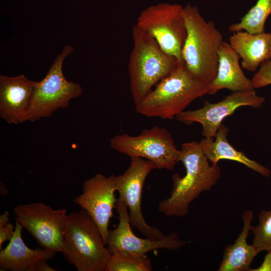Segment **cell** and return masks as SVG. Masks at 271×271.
Listing matches in <instances>:
<instances>
[{
    "label": "cell",
    "instance_id": "obj_1",
    "mask_svg": "<svg viewBox=\"0 0 271 271\" xmlns=\"http://www.w3.org/2000/svg\"><path fill=\"white\" fill-rule=\"evenodd\" d=\"M178 161L184 165L185 174L183 177L173 175L170 196L158 204L159 210L168 217L186 216L191 203L202 192L210 190L221 176L220 168L217 164H210L200 143H183Z\"/></svg>",
    "mask_w": 271,
    "mask_h": 271
},
{
    "label": "cell",
    "instance_id": "obj_2",
    "mask_svg": "<svg viewBox=\"0 0 271 271\" xmlns=\"http://www.w3.org/2000/svg\"><path fill=\"white\" fill-rule=\"evenodd\" d=\"M210 84L179 64L134 105L136 110L148 117L173 119L194 100L209 94Z\"/></svg>",
    "mask_w": 271,
    "mask_h": 271
},
{
    "label": "cell",
    "instance_id": "obj_3",
    "mask_svg": "<svg viewBox=\"0 0 271 271\" xmlns=\"http://www.w3.org/2000/svg\"><path fill=\"white\" fill-rule=\"evenodd\" d=\"M132 38L133 47L128 71L130 91L136 105L179 63L165 53L152 36L136 25L132 28Z\"/></svg>",
    "mask_w": 271,
    "mask_h": 271
},
{
    "label": "cell",
    "instance_id": "obj_4",
    "mask_svg": "<svg viewBox=\"0 0 271 271\" xmlns=\"http://www.w3.org/2000/svg\"><path fill=\"white\" fill-rule=\"evenodd\" d=\"M183 16L187 28L183 61L192 74L210 84L217 73L222 34L212 21H206L198 8L190 3L183 7Z\"/></svg>",
    "mask_w": 271,
    "mask_h": 271
},
{
    "label": "cell",
    "instance_id": "obj_5",
    "mask_svg": "<svg viewBox=\"0 0 271 271\" xmlns=\"http://www.w3.org/2000/svg\"><path fill=\"white\" fill-rule=\"evenodd\" d=\"M63 239L64 256L78 271H105L111 253L97 225L85 210L67 215Z\"/></svg>",
    "mask_w": 271,
    "mask_h": 271
},
{
    "label": "cell",
    "instance_id": "obj_6",
    "mask_svg": "<svg viewBox=\"0 0 271 271\" xmlns=\"http://www.w3.org/2000/svg\"><path fill=\"white\" fill-rule=\"evenodd\" d=\"M73 51L71 46L66 45L45 77L37 82L26 121L34 122L50 117L58 109L68 108L72 99L82 94L81 85L67 80L63 72L64 61Z\"/></svg>",
    "mask_w": 271,
    "mask_h": 271
},
{
    "label": "cell",
    "instance_id": "obj_7",
    "mask_svg": "<svg viewBox=\"0 0 271 271\" xmlns=\"http://www.w3.org/2000/svg\"><path fill=\"white\" fill-rule=\"evenodd\" d=\"M136 25L152 36L165 53L184 64L182 53L187 28L181 5L163 3L151 6L141 12Z\"/></svg>",
    "mask_w": 271,
    "mask_h": 271
},
{
    "label": "cell",
    "instance_id": "obj_8",
    "mask_svg": "<svg viewBox=\"0 0 271 271\" xmlns=\"http://www.w3.org/2000/svg\"><path fill=\"white\" fill-rule=\"evenodd\" d=\"M110 147L130 158L150 161L157 169L172 170L179 162L180 150L172 135L167 129L157 126L145 129L137 136L116 135L110 140Z\"/></svg>",
    "mask_w": 271,
    "mask_h": 271
},
{
    "label": "cell",
    "instance_id": "obj_9",
    "mask_svg": "<svg viewBox=\"0 0 271 271\" xmlns=\"http://www.w3.org/2000/svg\"><path fill=\"white\" fill-rule=\"evenodd\" d=\"M18 222L42 248L64 252L63 230L67 216L65 209H54L42 202L19 204L14 209Z\"/></svg>",
    "mask_w": 271,
    "mask_h": 271
},
{
    "label": "cell",
    "instance_id": "obj_10",
    "mask_svg": "<svg viewBox=\"0 0 271 271\" xmlns=\"http://www.w3.org/2000/svg\"><path fill=\"white\" fill-rule=\"evenodd\" d=\"M129 166L121 175L115 176L117 198L126 206L131 225L145 237L159 240L165 235L158 228L149 224L142 211L143 187L149 174L155 166L151 161L140 157H131Z\"/></svg>",
    "mask_w": 271,
    "mask_h": 271
},
{
    "label": "cell",
    "instance_id": "obj_11",
    "mask_svg": "<svg viewBox=\"0 0 271 271\" xmlns=\"http://www.w3.org/2000/svg\"><path fill=\"white\" fill-rule=\"evenodd\" d=\"M115 209L119 222L115 228L109 229L106 244L111 254L123 252L142 256L159 249L178 250L189 242L181 239L175 232L165 235L159 240L140 237L131 229L128 209L125 204L117 199Z\"/></svg>",
    "mask_w": 271,
    "mask_h": 271
},
{
    "label": "cell",
    "instance_id": "obj_12",
    "mask_svg": "<svg viewBox=\"0 0 271 271\" xmlns=\"http://www.w3.org/2000/svg\"><path fill=\"white\" fill-rule=\"evenodd\" d=\"M265 100V97L258 95L254 89L235 91L216 103L205 101L201 108L184 111L176 118L187 125L195 122L201 124L203 136L206 138H214L226 117L232 114L241 106H249L260 108Z\"/></svg>",
    "mask_w": 271,
    "mask_h": 271
},
{
    "label": "cell",
    "instance_id": "obj_13",
    "mask_svg": "<svg viewBox=\"0 0 271 271\" xmlns=\"http://www.w3.org/2000/svg\"><path fill=\"white\" fill-rule=\"evenodd\" d=\"M115 176L96 174L82 184V193L73 202L85 210L97 225L104 244L109 233V224L117 202Z\"/></svg>",
    "mask_w": 271,
    "mask_h": 271
},
{
    "label": "cell",
    "instance_id": "obj_14",
    "mask_svg": "<svg viewBox=\"0 0 271 271\" xmlns=\"http://www.w3.org/2000/svg\"><path fill=\"white\" fill-rule=\"evenodd\" d=\"M37 81L22 74L0 75V116L10 124L26 121Z\"/></svg>",
    "mask_w": 271,
    "mask_h": 271
},
{
    "label": "cell",
    "instance_id": "obj_15",
    "mask_svg": "<svg viewBox=\"0 0 271 271\" xmlns=\"http://www.w3.org/2000/svg\"><path fill=\"white\" fill-rule=\"evenodd\" d=\"M218 56L217 73L210 84L209 95L224 88L233 92L254 89L252 80L246 77L239 64V55L228 43L222 42Z\"/></svg>",
    "mask_w": 271,
    "mask_h": 271
},
{
    "label": "cell",
    "instance_id": "obj_16",
    "mask_svg": "<svg viewBox=\"0 0 271 271\" xmlns=\"http://www.w3.org/2000/svg\"><path fill=\"white\" fill-rule=\"evenodd\" d=\"M23 227L16 221L14 234L8 245L0 251L1 270L33 271L37 263L47 260L56 252L41 249L29 248L22 236Z\"/></svg>",
    "mask_w": 271,
    "mask_h": 271
},
{
    "label": "cell",
    "instance_id": "obj_17",
    "mask_svg": "<svg viewBox=\"0 0 271 271\" xmlns=\"http://www.w3.org/2000/svg\"><path fill=\"white\" fill-rule=\"evenodd\" d=\"M229 44L241 59V67L247 71L255 72L262 62L271 60V33L238 31L230 37Z\"/></svg>",
    "mask_w": 271,
    "mask_h": 271
},
{
    "label": "cell",
    "instance_id": "obj_18",
    "mask_svg": "<svg viewBox=\"0 0 271 271\" xmlns=\"http://www.w3.org/2000/svg\"><path fill=\"white\" fill-rule=\"evenodd\" d=\"M252 211L243 212L242 230L233 244L225 246L218 271H250L251 264L259 253L252 244H248L247 242L252 228Z\"/></svg>",
    "mask_w": 271,
    "mask_h": 271
},
{
    "label": "cell",
    "instance_id": "obj_19",
    "mask_svg": "<svg viewBox=\"0 0 271 271\" xmlns=\"http://www.w3.org/2000/svg\"><path fill=\"white\" fill-rule=\"evenodd\" d=\"M229 128L221 124L214 138H203L200 144L203 152L211 164H217L221 160L240 163L263 177L270 176V170L258 162L249 159L243 152L236 150L228 142Z\"/></svg>",
    "mask_w": 271,
    "mask_h": 271
},
{
    "label": "cell",
    "instance_id": "obj_20",
    "mask_svg": "<svg viewBox=\"0 0 271 271\" xmlns=\"http://www.w3.org/2000/svg\"><path fill=\"white\" fill-rule=\"evenodd\" d=\"M271 14V0H257L239 22L229 26L231 32L244 30L250 34L264 32L265 21Z\"/></svg>",
    "mask_w": 271,
    "mask_h": 271
},
{
    "label": "cell",
    "instance_id": "obj_21",
    "mask_svg": "<svg viewBox=\"0 0 271 271\" xmlns=\"http://www.w3.org/2000/svg\"><path fill=\"white\" fill-rule=\"evenodd\" d=\"M151 260L145 256H137L123 252L111 254L105 271H151Z\"/></svg>",
    "mask_w": 271,
    "mask_h": 271
},
{
    "label": "cell",
    "instance_id": "obj_22",
    "mask_svg": "<svg viewBox=\"0 0 271 271\" xmlns=\"http://www.w3.org/2000/svg\"><path fill=\"white\" fill-rule=\"evenodd\" d=\"M258 223L252 226L250 233L253 234L252 244L258 252L271 250V210H262L259 214Z\"/></svg>",
    "mask_w": 271,
    "mask_h": 271
},
{
    "label": "cell",
    "instance_id": "obj_23",
    "mask_svg": "<svg viewBox=\"0 0 271 271\" xmlns=\"http://www.w3.org/2000/svg\"><path fill=\"white\" fill-rule=\"evenodd\" d=\"M259 66L251 79L254 89L271 84V60L262 62Z\"/></svg>",
    "mask_w": 271,
    "mask_h": 271
},
{
    "label": "cell",
    "instance_id": "obj_24",
    "mask_svg": "<svg viewBox=\"0 0 271 271\" xmlns=\"http://www.w3.org/2000/svg\"><path fill=\"white\" fill-rule=\"evenodd\" d=\"M15 229V225L9 222H0V250L2 249L3 243L10 240L13 237Z\"/></svg>",
    "mask_w": 271,
    "mask_h": 271
},
{
    "label": "cell",
    "instance_id": "obj_25",
    "mask_svg": "<svg viewBox=\"0 0 271 271\" xmlns=\"http://www.w3.org/2000/svg\"><path fill=\"white\" fill-rule=\"evenodd\" d=\"M267 252L261 264L255 268H251L250 271H271V250Z\"/></svg>",
    "mask_w": 271,
    "mask_h": 271
},
{
    "label": "cell",
    "instance_id": "obj_26",
    "mask_svg": "<svg viewBox=\"0 0 271 271\" xmlns=\"http://www.w3.org/2000/svg\"><path fill=\"white\" fill-rule=\"evenodd\" d=\"M56 269L52 267L47 260H41L36 264L33 271H55Z\"/></svg>",
    "mask_w": 271,
    "mask_h": 271
}]
</instances>
